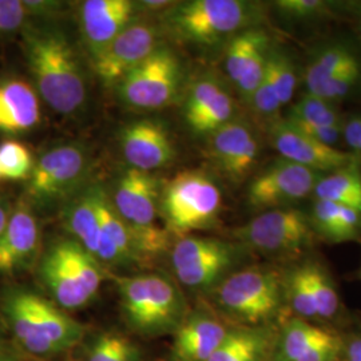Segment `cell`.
I'll return each mask as SVG.
<instances>
[{
    "label": "cell",
    "mask_w": 361,
    "mask_h": 361,
    "mask_svg": "<svg viewBox=\"0 0 361 361\" xmlns=\"http://www.w3.org/2000/svg\"><path fill=\"white\" fill-rule=\"evenodd\" d=\"M0 316L18 347L35 357H50L75 347L85 328L58 305L23 286L0 295Z\"/></svg>",
    "instance_id": "2"
},
{
    "label": "cell",
    "mask_w": 361,
    "mask_h": 361,
    "mask_svg": "<svg viewBox=\"0 0 361 361\" xmlns=\"http://www.w3.org/2000/svg\"><path fill=\"white\" fill-rule=\"evenodd\" d=\"M0 361H23V357L10 344L0 345Z\"/></svg>",
    "instance_id": "46"
},
{
    "label": "cell",
    "mask_w": 361,
    "mask_h": 361,
    "mask_svg": "<svg viewBox=\"0 0 361 361\" xmlns=\"http://www.w3.org/2000/svg\"><path fill=\"white\" fill-rule=\"evenodd\" d=\"M361 75V65L353 66L348 70L337 74L335 77L325 80L320 87H317L312 95L323 98L328 102H335L344 97H347L359 82Z\"/></svg>",
    "instance_id": "37"
},
{
    "label": "cell",
    "mask_w": 361,
    "mask_h": 361,
    "mask_svg": "<svg viewBox=\"0 0 361 361\" xmlns=\"http://www.w3.org/2000/svg\"><path fill=\"white\" fill-rule=\"evenodd\" d=\"M360 164L356 162L320 177L313 189L314 198L350 207L361 214Z\"/></svg>",
    "instance_id": "28"
},
{
    "label": "cell",
    "mask_w": 361,
    "mask_h": 361,
    "mask_svg": "<svg viewBox=\"0 0 361 361\" xmlns=\"http://www.w3.org/2000/svg\"><path fill=\"white\" fill-rule=\"evenodd\" d=\"M13 207L11 202L7 200V197H4L3 194H0V234L4 232L11 213H13Z\"/></svg>",
    "instance_id": "45"
},
{
    "label": "cell",
    "mask_w": 361,
    "mask_h": 361,
    "mask_svg": "<svg viewBox=\"0 0 361 361\" xmlns=\"http://www.w3.org/2000/svg\"><path fill=\"white\" fill-rule=\"evenodd\" d=\"M344 338L314 324L293 317L285 324L273 349V361H337Z\"/></svg>",
    "instance_id": "17"
},
{
    "label": "cell",
    "mask_w": 361,
    "mask_h": 361,
    "mask_svg": "<svg viewBox=\"0 0 361 361\" xmlns=\"http://www.w3.org/2000/svg\"><path fill=\"white\" fill-rule=\"evenodd\" d=\"M40 98L34 86L25 79H0V135L18 137L40 123Z\"/></svg>",
    "instance_id": "22"
},
{
    "label": "cell",
    "mask_w": 361,
    "mask_h": 361,
    "mask_svg": "<svg viewBox=\"0 0 361 361\" xmlns=\"http://www.w3.org/2000/svg\"><path fill=\"white\" fill-rule=\"evenodd\" d=\"M231 329L207 313L186 317L174 332L171 355L174 361H207Z\"/></svg>",
    "instance_id": "23"
},
{
    "label": "cell",
    "mask_w": 361,
    "mask_h": 361,
    "mask_svg": "<svg viewBox=\"0 0 361 361\" xmlns=\"http://www.w3.org/2000/svg\"><path fill=\"white\" fill-rule=\"evenodd\" d=\"M22 50L34 89L54 111L73 116L85 106L86 75L63 31L28 22L22 31Z\"/></svg>",
    "instance_id": "1"
},
{
    "label": "cell",
    "mask_w": 361,
    "mask_h": 361,
    "mask_svg": "<svg viewBox=\"0 0 361 361\" xmlns=\"http://www.w3.org/2000/svg\"><path fill=\"white\" fill-rule=\"evenodd\" d=\"M0 180H1V173H0Z\"/></svg>",
    "instance_id": "49"
},
{
    "label": "cell",
    "mask_w": 361,
    "mask_h": 361,
    "mask_svg": "<svg viewBox=\"0 0 361 361\" xmlns=\"http://www.w3.org/2000/svg\"><path fill=\"white\" fill-rule=\"evenodd\" d=\"M176 1H165V0H161V1H137V6H138V10L142 8V10H147V11H152V13H159V11H168L169 8L174 4Z\"/></svg>",
    "instance_id": "44"
},
{
    "label": "cell",
    "mask_w": 361,
    "mask_h": 361,
    "mask_svg": "<svg viewBox=\"0 0 361 361\" xmlns=\"http://www.w3.org/2000/svg\"><path fill=\"white\" fill-rule=\"evenodd\" d=\"M137 10V1L130 0H86L79 4V26L91 59L129 26Z\"/></svg>",
    "instance_id": "19"
},
{
    "label": "cell",
    "mask_w": 361,
    "mask_h": 361,
    "mask_svg": "<svg viewBox=\"0 0 361 361\" xmlns=\"http://www.w3.org/2000/svg\"><path fill=\"white\" fill-rule=\"evenodd\" d=\"M267 46H271V38L265 30L258 27L246 28L228 40L225 71L234 85L243 77L253 55Z\"/></svg>",
    "instance_id": "29"
},
{
    "label": "cell",
    "mask_w": 361,
    "mask_h": 361,
    "mask_svg": "<svg viewBox=\"0 0 361 361\" xmlns=\"http://www.w3.org/2000/svg\"><path fill=\"white\" fill-rule=\"evenodd\" d=\"M284 279L269 268L249 267L216 286L219 308L245 326H267L284 304Z\"/></svg>",
    "instance_id": "8"
},
{
    "label": "cell",
    "mask_w": 361,
    "mask_h": 361,
    "mask_svg": "<svg viewBox=\"0 0 361 361\" xmlns=\"http://www.w3.org/2000/svg\"><path fill=\"white\" fill-rule=\"evenodd\" d=\"M119 145L130 168L147 173L166 168L176 157L170 131L154 118L129 122L121 131Z\"/></svg>",
    "instance_id": "16"
},
{
    "label": "cell",
    "mask_w": 361,
    "mask_h": 361,
    "mask_svg": "<svg viewBox=\"0 0 361 361\" xmlns=\"http://www.w3.org/2000/svg\"><path fill=\"white\" fill-rule=\"evenodd\" d=\"M90 169V157L77 143L55 146L39 157L26 180L27 207L52 210L65 207L82 189Z\"/></svg>",
    "instance_id": "9"
},
{
    "label": "cell",
    "mask_w": 361,
    "mask_h": 361,
    "mask_svg": "<svg viewBox=\"0 0 361 361\" xmlns=\"http://www.w3.org/2000/svg\"><path fill=\"white\" fill-rule=\"evenodd\" d=\"M118 290L126 322L141 335L176 332L186 319L180 289L161 274L121 277Z\"/></svg>",
    "instance_id": "6"
},
{
    "label": "cell",
    "mask_w": 361,
    "mask_h": 361,
    "mask_svg": "<svg viewBox=\"0 0 361 361\" xmlns=\"http://www.w3.org/2000/svg\"><path fill=\"white\" fill-rule=\"evenodd\" d=\"M182 83L180 58L161 43L142 63L130 71L116 86L125 104L141 110H158L171 104Z\"/></svg>",
    "instance_id": "11"
},
{
    "label": "cell",
    "mask_w": 361,
    "mask_h": 361,
    "mask_svg": "<svg viewBox=\"0 0 361 361\" xmlns=\"http://www.w3.org/2000/svg\"><path fill=\"white\" fill-rule=\"evenodd\" d=\"M161 183L153 173L129 168L121 174L110 195L125 222L140 262L158 257L169 244V234L157 224Z\"/></svg>",
    "instance_id": "4"
},
{
    "label": "cell",
    "mask_w": 361,
    "mask_h": 361,
    "mask_svg": "<svg viewBox=\"0 0 361 361\" xmlns=\"http://www.w3.org/2000/svg\"><path fill=\"white\" fill-rule=\"evenodd\" d=\"M159 27L153 22L134 19L104 51L92 59L94 70L104 86L119 82L149 58L161 44Z\"/></svg>",
    "instance_id": "14"
},
{
    "label": "cell",
    "mask_w": 361,
    "mask_h": 361,
    "mask_svg": "<svg viewBox=\"0 0 361 361\" xmlns=\"http://www.w3.org/2000/svg\"><path fill=\"white\" fill-rule=\"evenodd\" d=\"M90 189L92 202H94L98 222L101 226V235H104L116 245L126 265L141 264L137 257L129 231L125 222L116 213L110 194L107 193L101 185H95V183L90 185Z\"/></svg>",
    "instance_id": "27"
},
{
    "label": "cell",
    "mask_w": 361,
    "mask_h": 361,
    "mask_svg": "<svg viewBox=\"0 0 361 361\" xmlns=\"http://www.w3.org/2000/svg\"><path fill=\"white\" fill-rule=\"evenodd\" d=\"M269 140L281 158L319 174L332 173L360 162V158L352 153L316 141L286 119L277 118L271 122Z\"/></svg>",
    "instance_id": "15"
},
{
    "label": "cell",
    "mask_w": 361,
    "mask_h": 361,
    "mask_svg": "<svg viewBox=\"0 0 361 361\" xmlns=\"http://www.w3.org/2000/svg\"><path fill=\"white\" fill-rule=\"evenodd\" d=\"M257 18V7L244 0H190L174 3L162 20L176 40L212 47L252 28Z\"/></svg>",
    "instance_id": "3"
},
{
    "label": "cell",
    "mask_w": 361,
    "mask_h": 361,
    "mask_svg": "<svg viewBox=\"0 0 361 361\" xmlns=\"http://www.w3.org/2000/svg\"><path fill=\"white\" fill-rule=\"evenodd\" d=\"M39 279L63 310L83 308L101 288L99 261L74 238L55 240L39 259Z\"/></svg>",
    "instance_id": "5"
},
{
    "label": "cell",
    "mask_w": 361,
    "mask_h": 361,
    "mask_svg": "<svg viewBox=\"0 0 361 361\" xmlns=\"http://www.w3.org/2000/svg\"><path fill=\"white\" fill-rule=\"evenodd\" d=\"M276 337L268 326L231 329L219 349L207 361H269Z\"/></svg>",
    "instance_id": "24"
},
{
    "label": "cell",
    "mask_w": 361,
    "mask_h": 361,
    "mask_svg": "<svg viewBox=\"0 0 361 361\" xmlns=\"http://www.w3.org/2000/svg\"><path fill=\"white\" fill-rule=\"evenodd\" d=\"M23 4L26 7L28 18H39V19H49L59 16L66 3L62 1H54V0H23Z\"/></svg>",
    "instance_id": "41"
},
{
    "label": "cell",
    "mask_w": 361,
    "mask_h": 361,
    "mask_svg": "<svg viewBox=\"0 0 361 361\" xmlns=\"http://www.w3.org/2000/svg\"><path fill=\"white\" fill-rule=\"evenodd\" d=\"M308 281H310L312 296L314 300L316 312L319 319L331 320L340 310V297L337 293L335 283L332 281L328 271L323 265L313 261L304 262Z\"/></svg>",
    "instance_id": "31"
},
{
    "label": "cell",
    "mask_w": 361,
    "mask_h": 361,
    "mask_svg": "<svg viewBox=\"0 0 361 361\" xmlns=\"http://www.w3.org/2000/svg\"><path fill=\"white\" fill-rule=\"evenodd\" d=\"M276 7L284 16L298 20L320 16L328 8V3L323 0H280Z\"/></svg>",
    "instance_id": "40"
},
{
    "label": "cell",
    "mask_w": 361,
    "mask_h": 361,
    "mask_svg": "<svg viewBox=\"0 0 361 361\" xmlns=\"http://www.w3.org/2000/svg\"><path fill=\"white\" fill-rule=\"evenodd\" d=\"M267 75L279 95L281 106L290 104L296 90V67L288 54L271 47L267 65Z\"/></svg>",
    "instance_id": "34"
},
{
    "label": "cell",
    "mask_w": 361,
    "mask_h": 361,
    "mask_svg": "<svg viewBox=\"0 0 361 361\" xmlns=\"http://www.w3.org/2000/svg\"><path fill=\"white\" fill-rule=\"evenodd\" d=\"M360 38H361V20H360Z\"/></svg>",
    "instance_id": "48"
},
{
    "label": "cell",
    "mask_w": 361,
    "mask_h": 361,
    "mask_svg": "<svg viewBox=\"0 0 361 361\" xmlns=\"http://www.w3.org/2000/svg\"><path fill=\"white\" fill-rule=\"evenodd\" d=\"M316 235L329 243H352L361 240V214L350 207L316 200L310 214Z\"/></svg>",
    "instance_id": "25"
},
{
    "label": "cell",
    "mask_w": 361,
    "mask_h": 361,
    "mask_svg": "<svg viewBox=\"0 0 361 361\" xmlns=\"http://www.w3.org/2000/svg\"><path fill=\"white\" fill-rule=\"evenodd\" d=\"M221 209L219 185L201 170L182 171L161 189L159 212L164 228L180 238L212 226Z\"/></svg>",
    "instance_id": "7"
},
{
    "label": "cell",
    "mask_w": 361,
    "mask_h": 361,
    "mask_svg": "<svg viewBox=\"0 0 361 361\" xmlns=\"http://www.w3.org/2000/svg\"><path fill=\"white\" fill-rule=\"evenodd\" d=\"M320 174L280 158L250 182L246 202L256 212L293 207L313 193Z\"/></svg>",
    "instance_id": "13"
},
{
    "label": "cell",
    "mask_w": 361,
    "mask_h": 361,
    "mask_svg": "<svg viewBox=\"0 0 361 361\" xmlns=\"http://www.w3.org/2000/svg\"><path fill=\"white\" fill-rule=\"evenodd\" d=\"M28 22L23 0H0V35L22 32Z\"/></svg>",
    "instance_id": "38"
},
{
    "label": "cell",
    "mask_w": 361,
    "mask_h": 361,
    "mask_svg": "<svg viewBox=\"0 0 361 361\" xmlns=\"http://www.w3.org/2000/svg\"><path fill=\"white\" fill-rule=\"evenodd\" d=\"M233 234L241 245L283 257L307 250L316 240L310 216L295 207L262 212Z\"/></svg>",
    "instance_id": "10"
},
{
    "label": "cell",
    "mask_w": 361,
    "mask_h": 361,
    "mask_svg": "<svg viewBox=\"0 0 361 361\" xmlns=\"http://www.w3.org/2000/svg\"><path fill=\"white\" fill-rule=\"evenodd\" d=\"M240 256V247L213 237L186 235L171 249V267L180 284L190 289L219 285Z\"/></svg>",
    "instance_id": "12"
},
{
    "label": "cell",
    "mask_w": 361,
    "mask_h": 361,
    "mask_svg": "<svg viewBox=\"0 0 361 361\" xmlns=\"http://www.w3.org/2000/svg\"><path fill=\"white\" fill-rule=\"evenodd\" d=\"M249 102L255 107V110L259 116H268V118H276L279 111L283 109L279 95L271 85V79L267 75V68H265L264 77L261 79L257 89L253 92Z\"/></svg>",
    "instance_id": "39"
},
{
    "label": "cell",
    "mask_w": 361,
    "mask_h": 361,
    "mask_svg": "<svg viewBox=\"0 0 361 361\" xmlns=\"http://www.w3.org/2000/svg\"><path fill=\"white\" fill-rule=\"evenodd\" d=\"M343 355L347 361H361V335H352L344 338Z\"/></svg>",
    "instance_id": "43"
},
{
    "label": "cell",
    "mask_w": 361,
    "mask_h": 361,
    "mask_svg": "<svg viewBox=\"0 0 361 361\" xmlns=\"http://www.w3.org/2000/svg\"><path fill=\"white\" fill-rule=\"evenodd\" d=\"M87 361H140V349L128 337L106 332L92 343Z\"/></svg>",
    "instance_id": "36"
},
{
    "label": "cell",
    "mask_w": 361,
    "mask_h": 361,
    "mask_svg": "<svg viewBox=\"0 0 361 361\" xmlns=\"http://www.w3.org/2000/svg\"><path fill=\"white\" fill-rule=\"evenodd\" d=\"M210 157L228 178L240 182L257 164V135L244 121L233 119L210 135Z\"/></svg>",
    "instance_id": "21"
},
{
    "label": "cell",
    "mask_w": 361,
    "mask_h": 361,
    "mask_svg": "<svg viewBox=\"0 0 361 361\" xmlns=\"http://www.w3.org/2000/svg\"><path fill=\"white\" fill-rule=\"evenodd\" d=\"M286 119L316 126H341L340 116L334 104L310 92L290 107Z\"/></svg>",
    "instance_id": "33"
},
{
    "label": "cell",
    "mask_w": 361,
    "mask_h": 361,
    "mask_svg": "<svg viewBox=\"0 0 361 361\" xmlns=\"http://www.w3.org/2000/svg\"><path fill=\"white\" fill-rule=\"evenodd\" d=\"M235 104L224 85L212 75L198 78L189 89L183 106V118L194 134L213 135L232 122Z\"/></svg>",
    "instance_id": "18"
},
{
    "label": "cell",
    "mask_w": 361,
    "mask_h": 361,
    "mask_svg": "<svg viewBox=\"0 0 361 361\" xmlns=\"http://www.w3.org/2000/svg\"><path fill=\"white\" fill-rule=\"evenodd\" d=\"M284 297L288 300L289 307L296 313V317L307 322L319 319L304 264L293 268L285 276Z\"/></svg>",
    "instance_id": "32"
},
{
    "label": "cell",
    "mask_w": 361,
    "mask_h": 361,
    "mask_svg": "<svg viewBox=\"0 0 361 361\" xmlns=\"http://www.w3.org/2000/svg\"><path fill=\"white\" fill-rule=\"evenodd\" d=\"M40 247V226L34 210L25 202L13 207L10 221L0 234V274L15 276L30 269Z\"/></svg>",
    "instance_id": "20"
},
{
    "label": "cell",
    "mask_w": 361,
    "mask_h": 361,
    "mask_svg": "<svg viewBox=\"0 0 361 361\" xmlns=\"http://www.w3.org/2000/svg\"><path fill=\"white\" fill-rule=\"evenodd\" d=\"M6 325H4V322H3V319H1V316H0V345H6V344H8L7 341H6V338H4V335H3V328H4Z\"/></svg>",
    "instance_id": "47"
},
{
    "label": "cell",
    "mask_w": 361,
    "mask_h": 361,
    "mask_svg": "<svg viewBox=\"0 0 361 361\" xmlns=\"http://www.w3.org/2000/svg\"><path fill=\"white\" fill-rule=\"evenodd\" d=\"M63 219L68 232L79 245L97 258L101 226L92 202L90 185L82 189L63 207Z\"/></svg>",
    "instance_id": "26"
},
{
    "label": "cell",
    "mask_w": 361,
    "mask_h": 361,
    "mask_svg": "<svg viewBox=\"0 0 361 361\" xmlns=\"http://www.w3.org/2000/svg\"><path fill=\"white\" fill-rule=\"evenodd\" d=\"M34 158L26 145L16 140L0 142V173L1 180H27L32 168Z\"/></svg>",
    "instance_id": "35"
},
{
    "label": "cell",
    "mask_w": 361,
    "mask_h": 361,
    "mask_svg": "<svg viewBox=\"0 0 361 361\" xmlns=\"http://www.w3.org/2000/svg\"><path fill=\"white\" fill-rule=\"evenodd\" d=\"M357 65H360L359 59L349 49L341 44L329 46L319 52L307 67L304 75L307 90L312 94L329 78Z\"/></svg>",
    "instance_id": "30"
},
{
    "label": "cell",
    "mask_w": 361,
    "mask_h": 361,
    "mask_svg": "<svg viewBox=\"0 0 361 361\" xmlns=\"http://www.w3.org/2000/svg\"><path fill=\"white\" fill-rule=\"evenodd\" d=\"M343 137L352 150V154L361 157V116H353L343 126Z\"/></svg>",
    "instance_id": "42"
}]
</instances>
